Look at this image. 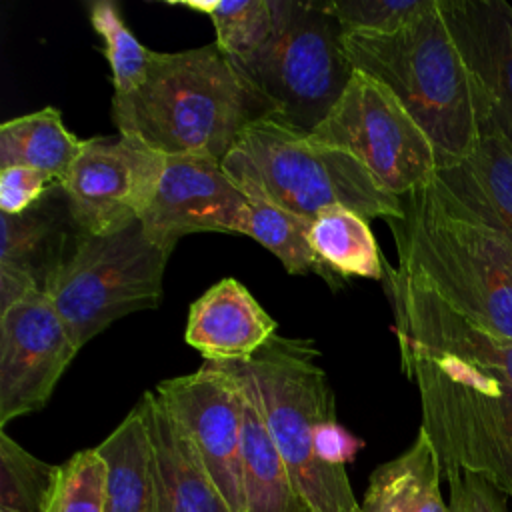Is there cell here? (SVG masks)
Returning <instances> with one entry per match:
<instances>
[{"instance_id":"cell-1","label":"cell","mask_w":512,"mask_h":512,"mask_svg":"<svg viewBox=\"0 0 512 512\" xmlns=\"http://www.w3.org/2000/svg\"><path fill=\"white\" fill-rule=\"evenodd\" d=\"M268 116L236 64L214 44L156 52L146 80L112 94L120 134L136 136L164 156L224 160L244 128Z\"/></svg>"},{"instance_id":"cell-2","label":"cell","mask_w":512,"mask_h":512,"mask_svg":"<svg viewBox=\"0 0 512 512\" xmlns=\"http://www.w3.org/2000/svg\"><path fill=\"white\" fill-rule=\"evenodd\" d=\"M388 220L398 266L390 270L468 320L512 338V242L456 212L430 182Z\"/></svg>"},{"instance_id":"cell-3","label":"cell","mask_w":512,"mask_h":512,"mask_svg":"<svg viewBox=\"0 0 512 512\" xmlns=\"http://www.w3.org/2000/svg\"><path fill=\"white\" fill-rule=\"evenodd\" d=\"M354 70L388 86L430 138L438 168L466 158L480 138L466 64L438 0L394 34L342 32Z\"/></svg>"},{"instance_id":"cell-4","label":"cell","mask_w":512,"mask_h":512,"mask_svg":"<svg viewBox=\"0 0 512 512\" xmlns=\"http://www.w3.org/2000/svg\"><path fill=\"white\" fill-rule=\"evenodd\" d=\"M222 166L236 184L260 190L310 222L334 206L368 220L404 216L402 198L388 192L352 154L270 116L244 128Z\"/></svg>"},{"instance_id":"cell-5","label":"cell","mask_w":512,"mask_h":512,"mask_svg":"<svg viewBox=\"0 0 512 512\" xmlns=\"http://www.w3.org/2000/svg\"><path fill=\"white\" fill-rule=\"evenodd\" d=\"M402 372L416 384L420 430L442 476L472 472L512 496V386L464 362L400 348Z\"/></svg>"},{"instance_id":"cell-6","label":"cell","mask_w":512,"mask_h":512,"mask_svg":"<svg viewBox=\"0 0 512 512\" xmlns=\"http://www.w3.org/2000/svg\"><path fill=\"white\" fill-rule=\"evenodd\" d=\"M312 340L274 336L248 362L266 428L310 512H360L346 468L314 452V430L336 418V400Z\"/></svg>"},{"instance_id":"cell-7","label":"cell","mask_w":512,"mask_h":512,"mask_svg":"<svg viewBox=\"0 0 512 512\" xmlns=\"http://www.w3.org/2000/svg\"><path fill=\"white\" fill-rule=\"evenodd\" d=\"M232 62L268 116L302 132L328 116L354 74L340 24L312 0H280L272 36L254 54Z\"/></svg>"},{"instance_id":"cell-8","label":"cell","mask_w":512,"mask_h":512,"mask_svg":"<svg viewBox=\"0 0 512 512\" xmlns=\"http://www.w3.org/2000/svg\"><path fill=\"white\" fill-rule=\"evenodd\" d=\"M170 252L136 222L116 234H78L44 294L82 348L126 314L156 308Z\"/></svg>"},{"instance_id":"cell-9","label":"cell","mask_w":512,"mask_h":512,"mask_svg":"<svg viewBox=\"0 0 512 512\" xmlns=\"http://www.w3.org/2000/svg\"><path fill=\"white\" fill-rule=\"evenodd\" d=\"M308 134L352 154L400 198L432 182L438 170L426 132L388 86L360 70H354L334 108Z\"/></svg>"},{"instance_id":"cell-10","label":"cell","mask_w":512,"mask_h":512,"mask_svg":"<svg viewBox=\"0 0 512 512\" xmlns=\"http://www.w3.org/2000/svg\"><path fill=\"white\" fill-rule=\"evenodd\" d=\"M166 168V156L136 136L84 140L60 182L76 228L90 236L116 234L148 210Z\"/></svg>"},{"instance_id":"cell-11","label":"cell","mask_w":512,"mask_h":512,"mask_svg":"<svg viewBox=\"0 0 512 512\" xmlns=\"http://www.w3.org/2000/svg\"><path fill=\"white\" fill-rule=\"evenodd\" d=\"M78 352L42 290L0 312V426L44 408Z\"/></svg>"},{"instance_id":"cell-12","label":"cell","mask_w":512,"mask_h":512,"mask_svg":"<svg viewBox=\"0 0 512 512\" xmlns=\"http://www.w3.org/2000/svg\"><path fill=\"white\" fill-rule=\"evenodd\" d=\"M184 428L232 512H244L242 406L236 382L218 364L162 380L156 388Z\"/></svg>"},{"instance_id":"cell-13","label":"cell","mask_w":512,"mask_h":512,"mask_svg":"<svg viewBox=\"0 0 512 512\" xmlns=\"http://www.w3.org/2000/svg\"><path fill=\"white\" fill-rule=\"evenodd\" d=\"M140 224L154 244L172 254L178 240L194 232L246 236L250 208L220 160L166 156L158 190Z\"/></svg>"},{"instance_id":"cell-14","label":"cell","mask_w":512,"mask_h":512,"mask_svg":"<svg viewBox=\"0 0 512 512\" xmlns=\"http://www.w3.org/2000/svg\"><path fill=\"white\" fill-rule=\"evenodd\" d=\"M466 64L478 130L512 146V6L504 0H438Z\"/></svg>"},{"instance_id":"cell-15","label":"cell","mask_w":512,"mask_h":512,"mask_svg":"<svg viewBox=\"0 0 512 512\" xmlns=\"http://www.w3.org/2000/svg\"><path fill=\"white\" fill-rule=\"evenodd\" d=\"M384 282L400 348L464 362L512 386V338L468 320L426 290L398 278L388 264Z\"/></svg>"},{"instance_id":"cell-16","label":"cell","mask_w":512,"mask_h":512,"mask_svg":"<svg viewBox=\"0 0 512 512\" xmlns=\"http://www.w3.org/2000/svg\"><path fill=\"white\" fill-rule=\"evenodd\" d=\"M136 406L152 444L158 512H232L158 392H144Z\"/></svg>"},{"instance_id":"cell-17","label":"cell","mask_w":512,"mask_h":512,"mask_svg":"<svg viewBox=\"0 0 512 512\" xmlns=\"http://www.w3.org/2000/svg\"><path fill=\"white\" fill-rule=\"evenodd\" d=\"M276 320L236 278H222L190 304L184 340L204 362H248L276 336Z\"/></svg>"},{"instance_id":"cell-18","label":"cell","mask_w":512,"mask_h":512,"mask_svg":"<svg viewBox=\"0 0 512 512\" xmlns=\"http://www.w3.org/2000/svg\"><path fill=\"white\" fill-rule=\"evenodd\" d=\"M430 186L450 208L512 242V146L504 138L480 134L466 158L436 170Z\"/></svg>"},{"instance_id":"cell-19","label":"cell","mask_w":512,"mask_h":512,"mask_svg":"<svg viewBox=\"0 0 512 512\" xmlns=\"http://www.w3.org/2000/svg\"><path fill=\"white\" fill-rule=\"evenodd\" d=\"M232 376L242 406L244 512H310L266 428L256 384L244 362H214Z\"/></svg>"},{"instance_id":"cell-20","label":"cell","mask_w":512,"mask_h":512,"mask_svg":"<svg viewBox=\"0 0 512 512\" xmlns=\"http://www.w3.org/2000/svg\"><path fill=\"white\" fill-rule=\"evenodd\" d=\"M0 230V268L30 278L42 292L80 234L60 184L18 216L0 212Z\"/></svg>"},{"instance_id":"cell-21","label":"cell","mask_w":512,"mask_h":512,"mask_svg":"<svg viewBox=\"0 0 512 512\" xmlns=\"http://www.w3.org/2000/svg\"><path fill=\"white\" fill-rule=\"evenodd\" d=\"M440 476L438 454L418 430L408 450L372 472L360 512H448L440 494Z\"/></svg>"},{"instance_id":"cell-22","label":"cell","mask_w":512,"mask_h":512,"mask_svg":"<svg viewBox=\"0 0 512 512\" xmlns=\"http://www.w3.org/2000/svg\"><path fill=\"white\" fill-rule=\"evenodd\" d=\"M96 450L106 462L104 512H158L152 444L138 406Z\"/></svg>"},{"instance_id":"cell-23","label":"cell","mask_w":512,"mask_h":512,"mask_svg":"<svg viewBox=\"0 0 512 512\" xmlns=\"http://www.w3.org/2000/svg\"><path fill=\"white\" fill-rule=\"evenodd\" d=\"M310 246L324 272V280L338 290L346 278H384V264L368 218L334 206L310 224Z\"/></svg>"},{"instance_id":"cell-24","label":"cell","mask_w":512,"mask_h":512,"mask_svg":"<svg viewBox=\"0 0 512 512\" xmlns=\"http://www.w3.org/2000/svg\"><path fill=\"white\" fill-rule=\"evenodd\" d=\"M78 140L54 106L16 116L0 126V170L28 166L62 182L78 158Z\"/></svg>"},{"instance_id":"cell-25","label":"cell","mask_w":512,"mask_h":512,"mask_svg":"<svg viewBox=\"0 0 512 512\" xmlns=\"http://www.w3.org/2000/svg\"><path fill=\"white\" fill-rule=\"evenodd\" d=\"M250 208L248 234L266 250H270L286 268L288 274H318L324 272L310 246V220L278 206L260 190L238 184Z\"/></svg>"},{"instance_id":"cell-26","label":"cell","mask_w":512,"mask_h":512,"mask_svg":"<svg viewBox=\"0 0 512 512\" xmlns=\"http://www.w3.org/2000/svg\"><path fill=\"white\" fill-rule=\"evenodd\" d=\"M178 6L212 20L216 46L230 60L254 54L272 36L280 12V0H188Z\"/></svg>"},{"instance_id":"cell-27","label":"cell","mask_w":512,"mask_h":512,"mask_svg":"<svg viewBox=\"0 0 512 512\" xmlns=\"http://www.w3.org/2000/svg\"><path fill=\"white\" fill-rule=\"evenodd\" d=\"M88 20L102 40V54L110 66L114 94L134 92L146 80L156 50L138 42L112 0L92 2Z\"/></svg>"},{"instance_id":"cell-28","label":"cell","mask_w":512,"mask_h":512,"mask_svg":"<svg viewBox=\"0 0 512 512\" xmlns=\"http://www.w3.org/2000/svg\"><path fill=\"white\" fill-rule=\"evenodd\" d=\"M58 476L60 466L32 456L4 430L0 432V510L46 512Z\"/></svg>"},{"instance_id":"cell-29","label":"cell","mask_w":512,"mask_h":512,"mask_svg":"<svg viewBox=\"0 0 512 512\" xmlns=\"http://www.w3.org/2000/svg\"><path fill=\"white\" fill-rule=\"evenodd\" d=\"M106 462L96 448L80 450L60 466L58 484L46 512H104Z\"/></svg>"},{"instance_id":"cell-30","label":"cell","mask_w":512,"mask_h":512,"mask_svg":"<svg viewBox=\"0 0 512 512\" xmlns=\"http://www.w3.org/2000/svg\"><path fill=\"white\" fill-rule=\"evenodd\" d=\"M436 0H334L320 6L336 18L342 32L394 34L424 14Z\"/></svg>"},{"instance_id":"cell-31","label":"cell","mask_w":512,"mask_h":512,"mask_svg":"<svg viewBox=\"0 0 512 512\" xmlns=\"http://www.w3.org/2000/svg\"><path fill=\"white\" fill-rule=\"evenodd\" d=\"M56 184L52 176L28 168L10 166L0 170V212L18 216L38 204Z\"/></svg>"},{"instance_id":"cell-32","label":"cell","mask_w":512,"mask_h":512,"mask_svg":"<svg viewBox=\"0 0 512 512\" xmlns=\"http://www.w3.org/2000/svg\"><path fill=\"white\" fill-rule=\"evenodd\" d=\"M444 478L450 486L448 512H508L502 492L484 478L466 470H450Z\"/></svg>"},{"instance_id":"cell-33","label":"cell","mask_w":512,"mask_h":512,"mask_svg":"<svg viewBox=\"0 0 512 512\" xmlns=\"http://www.w3.org/2000/svg\"><path fill=\"white\" fill-rule=\"evenodd\" d=\"M364 442L346 430L336 418L320 422L314 430V452L318 460L332 468H344L356 458Z\"/></svg>"},{"instance_id":"cell-34","label":"cell","mask_w":512,"mask_h":512,"mask_svg":"<svg viewBox=\"0 0 512 512\" xmlns=\"http://www.w3.org/2000/svg\"><path fill=\"white\" fill-rule=\"evenodd\" d=\"M0 512H10V510H0Z\"/></svg>"}]
</instances>
